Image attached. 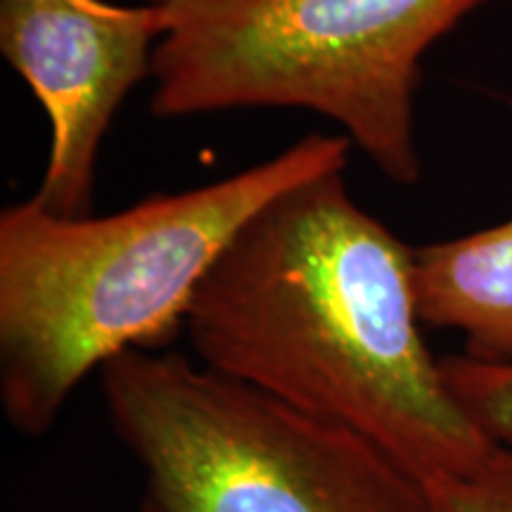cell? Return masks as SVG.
<instances>
[{
  "label": "cell",
  "instance_id": "52a82bcc",
  "mask_svg": "<svg viewBox=\"0 0 512 512\" xmlns=\"http://www.w3.org/2000/svg\"><path fill=\"white\" fill-rule=\"evenodd\" d=\"M439 361L446 387L479 432L498 446H512V358L482 361L458 354Z\"/></svg>",
  "mask_w": 512,
  "mask_h": 512
},
{
  "label": "cell",
  "instance_id": "5b68a950",
  "mask_svg": "<svg viewBox=\"0 0 512 512\" xmlns=\"http://www.w3.org/2000/svg\"><path fill=\"white\" fill-rule=\"evenodd\" d=\"M164 34L155 5L0 0V50L50 119V155L31 200L91 216L95 157L121 100L147 74Z\"/></svg>",
  "mask_w": 512,
  "mask_h": 512
},
{
  "label": "cell",
  "instance_id": "3957f363",
  "mask_svg": "<svg viewBox=\"0 0 512 512\" xmlns=\"http://www.w3.org/2000/svg\"><path fill=\"white\" fill-rule=\"evenodd\" d=\"M162 15L152 114L299 107L394 183L420 178V60L486 0H145Z\"/></svg>",
  "mask_w": 512,
  "mask_h": 512
},
{
  "label": "cell",
  "instance_id": "277c9868",
  "mask_svg": "<svg viewBox=\"0 0 512 512\" xmlns=\"http://www.w3.org/2000/svg\"><path fill=\"white\" fill-rule=\"evenodd\" d=\"M107 415L143 470L138 512H430L384 448L174 351L98 370Z\"/></svg>",
  "mask_w": 512,
  "mask_h": 512
},
{
  "label": "cell",
  "instance_id": "ba28073f",
  "mask_svg": "<svg viewBox=\"0 0 512 512\" xmlns=\"http://www.w3.org/2000/svg\"><path fill=\"white\" fill-rule=\"evenodd\" d=\"M430 512H512V446H496L477 470L425 482Z\"/></svg>",
  "mask_w": 512,
  "mask_h": 512
},
{
  "label": "cell",
  "instance_id": "6da1fadb",
  "mask_svg": "<svg viewBox=\"0 0 512 512\" xmlns=\"http://www.w3.org/2000/svg\"><path fill=\"white\" fill-rule=\"evenodd\" d=\"M204 366L373 441L420 482L477 470L489 441L427 349L413 247L344 169L271 197L204 275L183 325Z\"/></svg>",
  "mask_w": 512,
  "mask_h": 512
},
{
  "label": "cell",
  "instance_id": "8992f818",
  "mask_svg": "<svg viewBox=\"0 0 512 512\" xmlns=\"http://www.w3.org/2000/svg\"><path fill=\"white\" fill-rule=\"evenodd\" d=\"M415 290L425 328L453 330L463 354L512 358V219L463 238L415 247Z\"/></svg>",
  "mask_w": 512,
  "mask_h": 512
},
{
  "label": "cell",
  "instance_id": "7a4b0ae2",
  "mask_svg": "<svg viewBox=\"0 0 512 512\" xmlns=\"http://www.w3.org/2000/svg\"><path fill=\"white\" fill-rule=\"evenodd\" d=\"M347 136H306L264 164L119 214L57 216L27 200L0 214V406L43 437L74 389L126 349L183 332L197 287L254 211L347 166Z\"/></svg>",
  "mask_w": 512,
  "mask_h": 512
}]
</instances>
